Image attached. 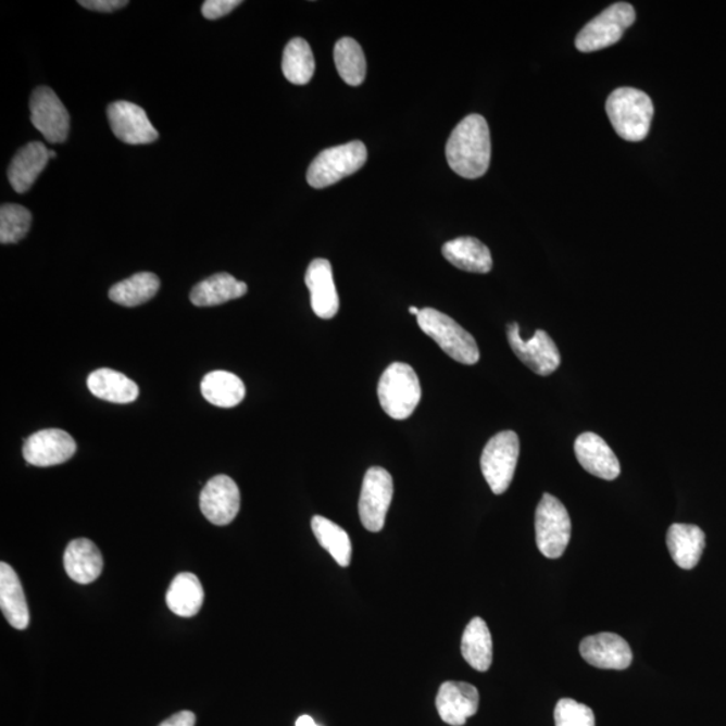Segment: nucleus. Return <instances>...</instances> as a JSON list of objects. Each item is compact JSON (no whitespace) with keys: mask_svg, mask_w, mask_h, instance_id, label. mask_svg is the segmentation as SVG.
<instances>
[{"mask_svg":"<svg viewBox=\"0 0 726 726\" xmlns=\"http://www.w3.org/2000/svg\"><path fill=\"white\" fill-rule=\"evenodd\" d=\"M447 162L463 178L484 177L491 161L489 124L480 115L464 117L452 130L446 147Z\"/></svg>","mask_w":726,"mask_h":726,"instance_id":"f257e3e1","label":"nucleus"},{"mask_svg":"<svg viewBox=\"0 0 726 726\" xmlns=\"http://www.w3.org/2000/svg\"><path fill=\"white\" fill-rule=\"evenodd\" d=\"M612 127L622 139L642 141L649 135L654 104L649 95L634 88H619L610 95L605 104Z\"/></svg>","mask_w":726,"mask_h":726,"instance_id":"f03ea898","label":"nucleus"},{"mask_svg":"<svg viewBox=\"0 0 726 726\" xmlns=\"http://www.w3.org/2000/svg\"><path fill=\"white\" fill-rule=\"evenodd\" d=\"M377 393L383 410L395 420L410 418L422 400L416 372L402 362L391 363L383 373Z\"/></svg>","mask_w":726,"mask_h":726,"instance_id":"7ed1b4c3","label":"nucleus"},{"mask_svg":"<svg viewBox=\"0 0 726 726\" xmlns=\"http://www.w3.org/2000/svg\"><path fill=\"white\" fill-rule=\"evenodd\" d=\"M417 323L423 333L433 338L452 360L463 365H475L479 361L480 351L475 338L451 316L427 308L420 311Z\"/></svg>","mask_w":726,"mask_h":726,"instance_id":"20e7f679","label":"nucleus"},{"mask_svg":"<svg viewBox=\"0 0 726 726\" xmlns=\"http://www.w3.org/2000/svg\"><path fill=\"white\" fill-rule=\"evenodd\" d=\"M366 159V147L359 140L322 151L310 164L309 185L314 189L336 185L340 179L359 172Z\"/></svg>","mask_w":726,"mask_h":726,"instance_id":"39448f33","label":"nucleus"},{"mask_svg":"<svg viewBox=\"0 0 726 726\" xmlns=\"http://www.w3.org/2000/svg\"><path fill=\"white\" fill-rule=\"evenodd\" d=\"M568 510L558 498L543 493L536 510V542L547 559H560L571 541Z\"/></svg>","mask_w":726,"mask_h":726,"instance_id":"423d86ee","label":"nucleus"},{"mask_svg":"<svg viewBox=\"0 0 726 726\" xmlns=\"http://www.w3.org/2000/svg\"><path fill=\"white\" fill-rule=\"evenodd\" d=\"M520 458V439L513 430H503L487 442L480 458L481 473L497 496L512 485Z\"/></svg>","mask_w":726,"mask_h":726,"instance_id":"0eeeda50","label":"nucleus"},{"mask_svg":"<svg viewBox=\"0 0 726 726\" xmlns=\"http://www.w3.org/2000/svg\"><path fill=\"white\" fill-rule=\"evenodd\" d=\"M637 15L629 3H615L593 18L576 38L578 52L592 53L619 42L624 32L634 25Z\"/></svg>","mask_w":726,"mask_h":726,"instance_id":"6e6552de","label":"nucleus"},{"mask_svg":"<svg viewBox=\"0 0 726 726\" xmlns=\"http://www.w3.org/2000/svg\"><path fill=\"white\" fill-rule=\"evenodd\" d=\"M393 492V479L387 470L383 467L367 470L359 504L360 518L366 530L377 533L384 529Z\"/></svg>","mask_w":726,"mask_h":726,"instance_id":"1a4fd4ad","label":"nucleus"},{"mask_svg":"<svg viewBox=\"0 0 726 726\" xmlns=\"http://www.w3.org/2000/svg\"><path fill=\"white\" fill-rule=\"evenodd\" d=\"M508 339L513 353L538 376L548 377L560 367V351L548 333L537 330L530 339H524L514 322L508 326Z\"/></svg>","mask_w":726,"mask_h":726,"instance_id":"9d476101","label":"nucleus"},{"mask_svg":"<svg viewBox=\"0 0 726 726\" xmlns=\"http://www.w3.org/2000/svg\"><path fill=\"white\" fill-rule=\"evenodd\" d=\"M33 126L43 135L49 143H64L70 135L71 116L53 89L39 87L30 99Z\"/></svg>","mask_w":726,"mask_h":726,"instance_id":"9b49d317","label":"nucleus"},{"mask_svg":"<svg viewBox=\"0 0 726 726\" xmlns=\"http://www.w3.org/2000/svg\"><path fill=\"white\" fill-rule=\"evenodd\" d=\"M107 112L112 133L124 143L150 145L158 140V130L152 126L143 108L129 101H116L108 107Z\"/></svg>","mask_w":726,"mask_h":726,"instance_id":"f8f14e48","label":"nucleus"},{"mask_svg":"<svg viewBox=\"0 0 726 726\" xmlns=\"http://www.w3.org/2000/svg\"><path fill=\"white\" fill-rule=\"evenodd\" d=\"M77 451L75 439L62 429H43L25 440L24 458L36 467H52L62 464Z\"/></svg>","mask_w":726,"mask_h":726,"instance_id":"ddd939ff","label":"nucleus"},{"mask_svg":"<svg viewBox=\"0 0 726 726\" xmlns=\"http://www.w3.org/2000/svg\"><path fill=\"white\" fill-rule=\"evenodd\" d=\"M241 497L236 481L229 476L217 475L210 479L201 492L200 506L213 525L231 524L240 512Z\"/></svg>","mask_w":726,"mask_h":726,"instance_id":"4468645a","label":"nucleus"},{"mask_svg":"<svg viewBox=\"0 0 726 726\" xmlns=\"http://www.w3.org/2000/svg\"><path fill=\"white\" fill-rule=\"evenodd\" d=\"M580 654L589 665L603 671H626L633 662V651L627 640L612 633H600L583 639Z\"/></svg>","mask_w":726,"mask_h":726,"instance_id":"2eb2a0df","label":"nucleus"},{"mask_svg":"<svg viewBox=\"0 0 726 726\" xmlns=\"http://www.w3.org/2000/svg\"><path fill=\"white\" fill-rule=\"evenodd\" d=\"M436 708L442 722L451 726H463L479 709V691L467 683L448 680L440 686Z\"/></svg>","mask_w":726,"mask_h":726,"instance_id":"dca6fc26","label":"nucleus"},{"mask_svg":"<svg viewBox=\"0 0 726 726\" xmlns=\"http://www.w3.org/2000/svg\"><path fill=\"white\" fill-rule=\"evenodd\" d=\"M305 286L311 293V308L321 320H331L339 311V297L334 283L333 266L326 259L311 261L305 272Z\"/></svg>","mask_w":726,"mask_h":726,"instance_id":"f3484780","label":"nucleus"},{"mask_svg":"<svg viewBox=\"0 0 726 726\" xmlns=\"http://www.w3.org/2000/svg\"><path fill=\"white\" fill-rule=\"evenodd\" d=\"M575 453L583 468L598 478L614 480L621 475V463L615 452L597 434L586 433L578 436Z\"/></svg>","mask_w":726,"mask_h":726,"instance_id":"a211bd4d","label":"nucleus"},{"mask_svg":"<svg viewBox=\"0 0 726 726\" xmlns=\"http://www.w3.org/2000/svg\"><path fill=\"white\" fill-rule=\"evenodd\" d=\"M67 576L78 584H90L101 575L104 568L103 554L96 543L87 538H77L67 544L64 554Z\"/></svg>","mask_w":726,"mask_h":726,"instance_id":"6ab92c4d","label":"nucleus"},{"mask_svg":"<svg viewBox=\"0 0 726 726\" xmlns=\"http://www.w3.org/2000/svg\"><path fill=\"white\" fill-rule=\"evenodd\" d=\"M47 146L33 141L18 151L9 167V182L20 195L32 189L34 182L43 172L49 162Z\"/></svg>","mask_w":726,"mask_h":726,"instance_id":"aec40b11","label":"nucleus"},{"mask_svg":"<svg viewBox=\"0 0 726 726\" xmlns=\"http://www.w3.org/2000/svg\"><path fill=\"white\" fill-rule=\"evenodd\" d=\"M666 542L674 563L690 571L700 563L705 549V533L696 525L674 524L667 531Z\"/></svg>","mask_w":726,"mask_h":726,"instance_id":"412c9836","label":"nucleus"},{"mask_svg":"<svg viewBox=\"0 0 726 726\" xmlns=\"http://www.w3.org/2000/svg\"><path fill=\"white\" fill-rule=\"evenodd\" d=\"M442 256L456 268L487 274L492 270L490 249L474 237H459L445 243L441 248Z\"/></svg>","mask_w":726,"mask_h":726,"instance_id":"4be33fe9","label":"nucleus"},{"mask_svg":"<svg viewBox=\"0 0 726 726\" xmlns=\"http://www.w3.org/2000/svg\"><path fill=\"white\" fill-rule=\"evenodd\" d=\"M0 609L5 619L16 629H26L30 623L27 601L18 575L9 564H0Z\"/></svg>","mask_w":726,"mask_h":726,"instance_id":"5701e85b","label":"nucleus"},{"mask_svg":"<svg viewBox=\"0 0 726 726\" xmlns=\"http://www.w3.org/2000/svg\"><path fill=\"white\" fill-rule=\"evenodd\" d=\"M88 389L98 399L113 404H129L138 399L139 388L133 379L112 368H99L89 374Z\"/></svg>","mask_w":726,"mask_h":726,"instance_id":"b1692460","label":"nucleus"},{"mask_svg":"<svg viewBox=\"0 0 726 726\" xmlns=\"http://www.w3.org/2000/svg\"><path fill=\"white\" fill-rule=\"evenodd\" d=\"M248 292V286L229 274H217L198 283L190 293L191 303L197 308H213L230 300L240 299Z\"/></svg>","mask_w":726,"mask_h":726,"instance_id":"393cba45","label":"nucleus"},{"mask_svg":"<svg viewBox=\"0 0 726 726\" xmlns=\"http://www.w3.org/2000/svg\"><path fill=\"white\" fill-rule=\"evenodd\" d=\"M203 598L200 578L187 572L174 578L166 594L168 609L182 617L196 616L202 609Z\"/></svg>","mask_w":726,"mask_h":726,"instance_id":"a878e982","label":"nucleus"},{"mask_svg":"<svg viewBox=\"0 0 726 726\" xmlns=\"http://www.w3.org/2000/svg\"><path fill=\"white\" fill-rule=\"evenodd\" d=\"M202 396L218 408H235L246 399V385L236 374L215 371L208 373L201 383Z\"/></svg>","mask_w":726,"mask_h":726,"instance_id":"bb28decb","label":"nucleus"},{"mask_svg":"<svg viewBox=\"0 0 726 726\" xmlns=\"http://www.w3.org/2000/svg\"><path fill=\"white\" fill-rule=\"evenodd\" d=\"M462 654L475 671L487 672L492 663V638L489 627L481 617H474L464 629Z\"/></svg>","mask_w":726,"mask_h":726,"instance_id":"cd10ccee","label":"nucleus"},{"mask_svg":"<svg viewBox=\"0 0 726 726\" xmlns=\"http://www.w3.org/2000/svg\"><path fill=\"white\" fill-rule=\"evenodd\" d=\"M159 287L161 281L157 275L151 272H140L113 286L110 289V299L124 308H136L154 298Z\"/></svg>","mask_w":726,"mask_h":726,"instance_id":"c85d7f7f","label":"nucleus"},{"mask_svg":"<svg viewBox=\"0 0 726 726\" xmlns=\"http://www.w3.org/2000/svg\"><path fill=\"white\" fill-rule=\"evenodd\" d=\"M312 531L316 537L317 542L333 555L340 566H349L351 563V555H353V548L348 533L342 527L334 524L333 521L315 515L311 521Z\"/></svg>","mask_w":726,"mask_h":726,"instance_id":"c756f323","label":"nucleus"},{"mask_svg":"<svg viewBox=\"0 0 726 726\" xmlns=\"http://www.w3.org/2000/svg\"><path fill=\"white\" fill-rule=\"evenodd\" d=\"M283 75L289 83L305 85L315 73V59L311 47L303 38H293L283 54Z\"/></svg>","mask_w":726,"mask_h":726,"instance_id":"7c9ffc66","label":"nucleus"},{"mask_svg":"<svg viewBox=\"0 0 726 726\" xmlns=\"http://www.w3.org/2000/svg\"><path fill=\"white\" fill-rule=\"evenodd\" d=\"M339 76L351 87H359L366 77V60L360 43L353 38H340L334 49Z\"/></svg>","mask_w":726,"mask_h":726,"instance_id":"2f4dec72","label":"nucleus"},{"mask_svg":"<svg viewBox=\"0 0 726 726\" xmlns=\"http://www.w3.org/2000/svg\"><path fill=\"white\" fill-rule=\"evenodd\" d=\"M32 225V213L16 203H5L0 209V242L16 243L25 238Z\"/></svg>","mask_w":726,"mask_h":726,"instance_id":"473e14b6","label":"nucleus"},{"mask_svg":"<svg viewBox=\"0 0 726 726\" xmlns=\"http://www.w3.org/2000/svg\"><path fill=\"white\" fill-rule=\"evenodd\" d=\"M555 726H594L592 709L572 699H563L554 709Z\"/></svg>","mask_w":726,"mask_h":726,"instance_id":"72a5a7b5","label":"nucleus"},{"mask_svg":"<svg viewBox=\"0 0 726 726\" xmlns=\"http://www.w3.org/2000/svg\"><path fill=\"white\" fill-rule=\"evenodd\" d=\"M240 4V0H206L202 5V15L210 21L220 20Z\"/></svg>","mask_w":726,"mask_h":726,"instance_id":"f704fd0d","label":"nucleus"},{"mask_svg":"<svg viewBox=\"0 0 726 726\" xmlns=\"http://www.w3.org/2000/svg\"><path fill=\"white\" fill-rule=\"evenodd\" d=\"M78 4L88 10L99 11V13H112V11L126 8L128 2L127 0H79Z\"/></svg>","mask_w":726,"mask_h":726,"instance_id":"c9c22d12","label":"nucleus"},{"mask_svg":"<svg viewBox=\"0 0 726 726\" xmlns=\"http://www.w3.org/2000/svg\"><path fill=\"white\" fill-rule=\"evenodd\" d=\"M196 725V714L189 711L179 712L174 714V716L164 719V722L159 726H195Z\"/></svg>","mask_w":726,"mask_h":726,"instance_id":"e433bc0d","label":"nucleus"},{"mask_svg":"<svg viewBox=\"0 0 726 726\" xmlns=\"http://www.w3.org/2000/svg\"><path fill=\"white\" fill-rule=\"evenodd\" d=\"M297 726H320L310 716H302L298 718Z\"/></svg>","mask_w":726,"mask_h":726,"instance_id":"4c0bfd02","label":"nucleus"},{"mask_svg":"<svg viewBox=\"0 0 726 726\" xmlns=\"http://www.w3.org/2000/svg\"><path fill=\"white\" fill-rule=\"evenodd\" d=\"M420 311H422V310H418L417 308H413V305H412V308H410V312H411L412 315L417 316L420 314Z\"/></svg>","mask_w":726,"mask_h":726,"instance_id":"58836bf2","label":"nucleus"},{"mask_svg":"<svg viewBox=\"0 0 726 726\" xmlns=\"http://www.w3.org/2000/svg\"><path fill=\"white\" fill-rule=\"evenodd\" d=\"M49 157H50V159H54L57 157V152L55 151H49Z\"/></svg>","mask_w":726,"mask_h":726,"instance_id":"ea45409f","label":"nucleus"}]
</instances>
